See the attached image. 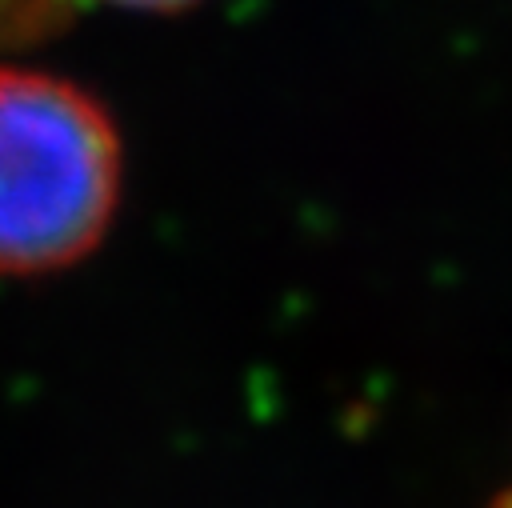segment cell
Wrapping results in <instances>:
<instances>
[{
    "label": "cell",
    "mask_w": 512,
    "mask_h": 508,
    "mask_svg": "<svg viewBox=\"0 0 512 508\" xmlns=\"http://www.w3.org/2000/svg\"><path fill=\"white\" fill-rule=\"evenodd\" d=\"M124 148L108 108L56 72L0 68V276L84 260L116 220Z\"/></svg>",
    "instance_id": "6da1fadb"
},
{
    "label": "cell",
    "mask_w": 512,
    "mask_h": 508,
    "mask_svg": "<svg viewBox=\"0 0 512 508\" xmlns=\"http://www.w3.org/2000/svg\"><path fill=\"white\" fill-rule=\"evenodd\" d=\"M68 4V0H64ZM96 4H112V8H128V12H156V16H172V12H188L204 0H96Z\"/></svg>",
    "instance_id": "7a4b0ae2"
}]
</instances>
